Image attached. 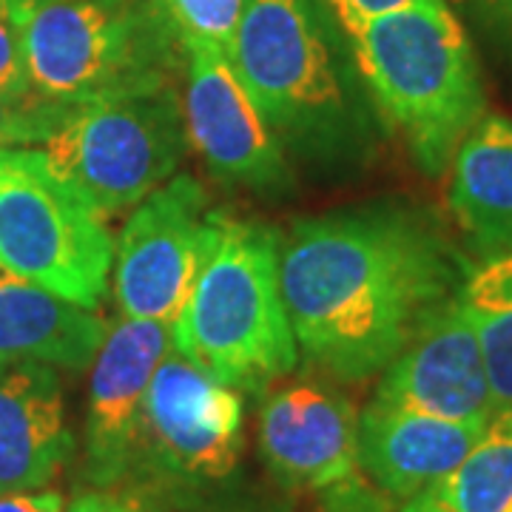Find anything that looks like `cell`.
<instances>
[{
	"label": "cell",
	"mask_w": 512,
	"mask_h": 512,
	"mask_svg": "<svg viewBox=\"0 0 512 512\" xmlns=\"http://www.w3.org/2000/svg\"><path fill=\"white\" fill-rule=\"evenodd\" d=\"M72 453L74 436L55 367L0 362V495L49 487Z\"/></svg>",
	"instance_id": "9a60e30c"
},
{
	"label": "cell",
	"mask_w": 512,
	"mask_h": 512,
	"mask_svg": "<svg viewBox=\"0 0 512 512\" xmlns=\"http://www.w3.org/2000/svg\"><path fill=\"white\" fill-rule=\"evenodd\" d=\"M111 265L106 222L49 168L43 151L0 146V268L97 311Z\"/></svg>",
	"instance_id": "52a82bcc"
},
{
	"label": "cell",
	"mask_w": 512,
	"mask_h": 512,
	"mask_svg": "<svg viewBox=\"0 0 512 512\" xmlns=\"http://www.w3.org/2000/svg\"><path fill=\"white\" fill-rule=\"evenodd\" d=\"M450 208L487 251L512 248V120L484 114L453 157Z\"/></svg>",
	"instance_id": "e0dca14e"
},
{
	"label": "cell",
	"mask_w": 512,
	"mask_h": 512,
	"mask_svg": "<svg viewBox=\"0 0 512 512\" xmlns=\"http://www.w3.org/2000/svg\"><path fill=\"white\" fill-rule=\"evenodd\" d=\"M279 279L299 353L342 382L382 373L458 293L447 248L396 211L296 222L279 242Z\"/></svg>",
	"instance_id": "6da1fadb"
},
{
	"label": "cell",
	"mask_w": 512,
	"mask_h": 512,
	"mask_svg": "<svg viewBox=\"0 0 512 512\" xmlns=\"http://www.w3.org/2000/svg\"><path fill=\"white\" fill-rule=\"evenodd\" d=\"M330 12H353V15H384V12H396L413 3L424 0H325Z\"/></svg>",
	"instance_id": "4316f807"
},
{
	"label": "cell",
	"mask_w": 512,
	"mask_h": 512,
	"mask_svg": "<svg viewBox=\"0 0 512 512\" xmlns=\"http://www.w3.org/2000/svg\"><path fill=\"white\" fill-rule=\"evenodd\" d=\"M208 222V197L188 174H174L131 208L111 265L123 316L174 325L200 271Z\"/></svg>",
	"instance_id": "9c48e42d"
},
{
	"label": "cell",
	"mask_w": 512,
	"mask_h": 512,
	"mask_svg": "<svg viewBox=\"0 0 512 512\" xmlns=\"http://www.w3.org/2000/svg\"><path fill=\"white\" fill-rule=\"evenodd\" d=\"M458 305L476 333L495 410H512V248L493 251L467 274Z\"/></svg>",
	"instance_id": "d6986e66"
},
{
	"label": "cell",
	"mask_w": 512,
	"mask_h": 512,
	"mask_svg": "<svg viewBox=\"0 0 512 512\" xmlns=\"http://www.w3.org/2000/svg\"><path fill=\"white\" fill-rule=\"evenodd\" d=\"M49 168L97 217L131 211L185 160L183 103L174 86L72 106L40 146Z\"/></svg>",
	"instance_id": "8992f818"
},
{
	"label": "cell",
	"mask_w": 512,
	"mask_h": 512,
	"mask_svg": "<svg viewBox=\"0 0 512 512\" xmlns=\"http://www.w3.org/2000/svg\"><path fill=\"white\" fill-rule=\"evenodd\" d=\"M399 512H512V410H495L456 470Z\"/></svg>",
	"instance_id": "ac0fdd59"
},
{
	"label": "cell",
	"mask_w": 512,
	"mask_h": 512,
	"mask_svg": "<svg viewBox=\"0 0 512 512\" xmlns=\"http://www.w3.org/2000/svg\"><path fill=\"white\" fill-rule=\"evenodd\" d=\"M109 322L35 282L0 268V362L86 370Z\"/></svg>",
	"instance_id": "2e32d148"
},
{
	"label": "cell",
	"mask_w": 512,
	"mask_h": 512,
	"mask_svg": "<svg viewBox=\"0 0 512 512\" xmlns=\"http://www.w3.org/2000/svg\"><path fill=\"white\" fill-rule=\"evenodd\" d=\"M171 37L180 43H211L231 55L242 0H151Z\"/></svg>",
	"instance_id": "ffe728a7"
},
{
	"label": "cell",
	"mask_w": 512,
	"mask_h": 512,
	"mask_svg": "<svg viewBox=\"0 0 512 512\" xmlns=\"http://www.w3.org/2000/svg\"><path fill=\"white\" fill-rule=\"evenodd\" d=\"M325 0H242L231 60L279 143L336 157L356 137Z\"/></svg>",
	"instance_id": "277c9868"
},
{
	"label": "cell",
	"mask_w": 512,
	"mask_h": 512,
	"mask_svg": "<svg viewBox=\"0 0 512 512\" xmlns=\"http://www.w3.org/2000/svg\"><path fill=\"white\" fill-rule=\"evenodd\" d=\"M174 348V325L123 316L111 322L89 379L83 427V473L97 490L128 478L143 399L154 370Z\"/></svg>",
	"instance_id": "8fae6325"
},
{
	"label": "cell",
	"mask_w": 512,
	"mask_h": 512,
	"mask_svg": "<svg viewBox=\"0 0 512 512\" xmlns=\"http://www.w3.org/2000/svg\"><path fill=\"white\" fill-rule=\"evenodd\" d=\"M456 3L476 12L495 35H501L512 43V0H456Z\"/></svg>",
	"instance_id": "484cf974"
},
{
	"label": "cell",
	"mask_w": 512,
	"mask_h": 512,
	"mask_svg": "<svg viewBox=\"0 0 512 512\" xmlns=\"http://www.w3.org/2000/svg\"><path fill=\"white\" fill-rule=\"evenodd\" d=\"M72 106L55 103L49 97L12 100L0 92V146L35 148L55 134Z\"/></svg>",
	"instance_id": "44dd1931"
},
{
	"label": "cell",
	"mask_w": 512,
	"mask_h": 512,
	"mask_svg": "<svg viewBox=\"0 0 512 512\" xmlns=\"http://www.w3.org/2000/svg\"><path fill=\"white\" fill-rule=\"evenodd\" d=\"M0 92L6 94V97H12V100L43 97V94L35 92L29 69H26L18 23L3 9H0Z\"/></svg>",
	"instance_id": "7402d4cb"
},
{
	"label": "cell",
	"mask_w": 512,
	"mask_h": 512,
	"mask_svg": "<svg viewBox=\"0 0 512 512\" xmlns=\"http://www.w3.org/2000/svg\"><path fill=\"white\" fill-rule=\"evenodd\" d=\"M66 512H154L146 498L134 493H117V490H86L74 495Z\"/></svg>",
	"instance_id": "cb8c5ba5"
},
{
	"label": "cell",
	"mask_w": 512,
	"mask_h": 512,
	"mask_svg": "<svg viewBox=\"0 0 512 512\" xmlns=\"http://www.w3.org/2000/svg\"><path fill=\"white\" fill-rule=\"evenodd\" d=\"M359 416L328 384L296 382L271 393L259 410V453L279 484L325 490L359 470Z\"/></svg>",
	"instance_id": "4fadbf2b"
},
{
	"label": "cell",
	"mask_w": 512,
	"mask_h": 512,
	"mask_svg": "<svg viewBox=\"0 0 512 512\" xmlns=\"http://www.w3.org/2000/svg\"><path fill=\"white\" fill-rule=\"evenodd\" d=\"M242 447V393L168 350L143 399L128 476L165 493L191 495L234 476Z\"/></svg>",
	"instance_id": "ba28073f"
},
{
	"label": "cell",
	"mask_w": 512,
	"mask_h": 512,
	"mask_svg": "<svg viewBox=\"0 0 512 512\" xmlns=\"http://www.w3.org/2000/svg\"><path fill=\"white\" fill-rule=\"evenodd\" d=\"M373 402L464 424L493 419L495 402L481 348L458 305V293L430 313L402 353L384 367Z\"/></svg>",
	"instance_id": "7c38bea8"
},
{
	"label": "cell",
	"mask_w": 512,
	"mask_h": 512,
	"mask_svg": "<svg viewBox=\"0 0 512 512\" xmlns=\"http://www.w3.org/2000/svg\"><path fill=\"white\" fill-rule=\"evenodd\" d=\"M12 20L35 92L63 106L160 92L183 63L151 0H23Z\"/></svg>",
	"instance_id": "5b68a950"
},
{
	"label": "cell",
	"mask_w": 512,
	"mask_h": 512,
	"mask_svg": "<svg viewBox=\"0 0 512 512\" xmlns=\"http://www.w3.org/2000/svg\"><path fill=\"white\" fill-rule=\"evenodd\" d=\"M0 512H66L63 495L55 490L0 495Z\"/></svg>",
	"instance_id": "d4e9b609"
},
{
	"label": "cell",
	"mask_w": 512,
	"mask_h": 512,
	"mask_svg": "<svg viewBox=\"0 0 512 512\" xmlns=\"http://www.w3.org/2000/svg\"><path fill=\"white\" fill-rule=\"evenodd\" d=\"M279 242L271 225L211 211L200 271L174 319V350L239 393H265L299 359Z\"/></svg>",
	"instance_id": "3957f363"
},
{
	"label": "cell",
	"mask_w": 512,
	"mask_h": 512,
	"mask_svg": "<svg viewBox=\"0 0 512 512\" xmlns=\"http://www.w3.org/2000/svg\"><path fill=\"white\" fill-rule=\"evenodd\" d=\"M20 3H23V0H0V9L12 15V9H15V6H20Z\"/></svg>",
	"instance_id": "83f0119b"
},
{
	"label": "cell",
	"mask_w": 512,
	"mask_h": 512,
	"mask_svg": "<svg viewBox=\"0 0 512 512\" xmlns=\"http://www.w3.org/2000/svg\"><path fill=\"white\" fill-rule=\"evenodd\" d=\"M487 424L439 419L396 404L370 402L359 416V470L396 501H410L453 473Z\"/></svg>",
	"instance_id": "5bb4252c"
},
{
	"label": "cell",
	"mask_w": 512,
	"mask_h": 512,
	"mask_svg": "<svg viewBox=\"0 0 512 512\" xmlns=\"http://www.w3.org/2000/svg\"><path fill=\"white\" fill-rule=\"evenodd\" d=\"M183 117L188 143L225 185L285 191L291 168L282 143L259 114L231 55L211 43H185Z\"/></svg>",
	"instance_id": "30bf717a"
},
{
	"label": "cell",
	"mask_w": 512,
	"mask_h": 512,
	"mask_svg": "<svg viewBox=\"0 0 512 512\" xmlns=\"http://www.w3.org/2000/svg\"><path fill=\"white\" fill-rule=\"evenodd\" d=\"M322 493V512H393L390 495L370 484V478L356 470L348 478L330 484Z\"/></svg>",
	"instance_id": "603a6c76"
},
{
	"label": "cell",
	"mask_w": 512,
	"mask_h": 512,
	"mask_svg": "<svg viewBox=\"0 0 512 512\" xmlns=\"http://www.w3.org/2000/svg\"><path fill=\"white\" fill-rule=\"evenodd\" d=\"M376 109L402 134L427 177L453 165L487 114L473 43L447 0L384 15L333 12Z\"/></svg>",
	"instance_id": "7a4b0ae2"
}]
</instances>
